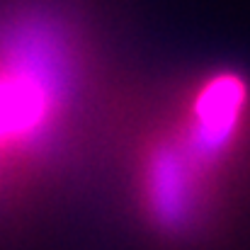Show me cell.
Wrapping results in <instances>:
<instances>
[{
    "label": "cell",
    "mask_w": 250,
    "mask_h": 250,
    "mask_svg": "<svg viewBox=\"0 0 250 250\" xmlns=\"http://www.w3.org/2000/svg\"><path fill=\"white\" fill-rule=\"evenodd\" d=\"M100 39L73 0H0V202L81 156L114 117Z\"/></svg>",
    "instance_id": "1"
},
{
    "label": "cell",
    "mask_w": 250,
    "mask_h": 250,
    "mask_svg": "<svg viewBox=\"0 0 250 250\" xmlns=\"http://www.w3.org/2000/svg\"><path fill=\"white\" fill-rule=\"evenodd\" d=\"M129 187L146 231L172 246L204 236L236 192L192 151L161 102L134 126Z\"/></svg>",
    "instance_id": "2"
},
{
    "label": "cell",
    "mask_w": 250,
    "mask_h": 250,
    "mask_svg": "<svg viewBox=\"0 0 250 250\" xmlns=\"http://www.w3.org/2000/svg\"><path fill=\"white\" fill-rule=\"evenodd\" d=\"M180 136L233 189L250 172V73L238 66L199 68L161 95Z\"/></svg>",
    "instance_id": "3"
}]
</instances>
